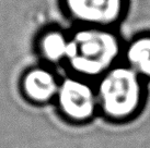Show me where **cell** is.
I'll return each instance as SVG.
<instances>
[{
    "instance_id": "6da1fadb",
    "label": "cell",
    "mask_w": 150,
    "mask_h": 148,
    "mask_svg": "<svg viewBox=\"0 0 150 148\" xmlns=\"http://www.w3.org/2000/svg\"><path fill=\"white\" fill-rule=\"evenodd\" d=\"M124 45L115 29L79 26L69 34L66 62L77 76L98 80L121 63Z\"/></svg>"
},
{
    "instance_id": "7a4b0ae2",
    "label": "cell",
    "mask_w": 150,
    "mask_h": 148,
    "mask_svg": "<svg viewBox=\"0 0 150 148\" xmlns=\"http://www.w3.org/2000/svg\"><path fill=\"white\" fill-rule=\"evenodd\" d=\"M145 82L124 63H118L96 80L98 108L114 122L132 119L144 103Z\"/></svg>"
},
{
    "instance_id": "3957f363",
    "label": "cell",
    "mask_w": 150,
    "mask_h": 148,
    "mask_svg": "<svg viewBox=\"0 0 150 148\" xmlns=\"http://www.w3.org/2000/svg\"><path fill=\"white\" fill-rule=\"evenodd\" d=\"M68 15L79 26L115 29L128 11V0H63Z\"/></svg>"
},
{
    "instance_id": "277c9868",
    "label": "cell",
    "mask_w": 150,
    "mask_h": 148,
    "mask_svg": "<svg viewBox=\"0 0 150 148\" xmlns=\"http://www.w3.org/2000/svg\"><path fill=\"white\" fill-rule=\"evenodd\" d=\"M58 99L64 113L75 121H87L98 109L96 87L82 77H68L59 85Z\"/></svg>"
},
{
    "instance_id": "5b68a950",
    "label": "cell",
    "mask_w": 150,
    "mask_h": 148,
    "mask_svg": "<svg viewBox=\"0 0 150 148\" xmlns=\"http://www.w3.org/2000/svg\"><path fill=\"white\" fill-rule=\"evenodd\" d=\"M122 63L132 69L142 80H150V32L138 34L126 41Z\"/></svg>"
},
{
    "instance_id": "8992f818",
    "label": "cell",
    "mask_w": 150,
    "mask_h": 148,
    "mask_svg": "<svg viewBox=\"0 0 150 148\" xmlns=\"http://www.w3.org/2000/svg\"><path fill=\"white\" fill-rule=\"evenodd\" d=\"M23 89L26 96L35 101H46L58 93L59 85L50 70L36 68L25 74Z\"/></svg>"
},
{
    "instance_id": "52a82bcc",
    "label": "cell",
    "mask_w": 150,
    "mask_h": 148,
    "mask_svg": "<svg viewBox=\"0 0 150 148\" xmlns=\"http://www.w3.org/2000/svg\"><path fill=\"white\" fill-rule=\"evenodd\" d=\"M69 44V34L59 29H50L40 39V51L44 59L52 63L66 61Z\"/></svg>"
}]
</instances>
